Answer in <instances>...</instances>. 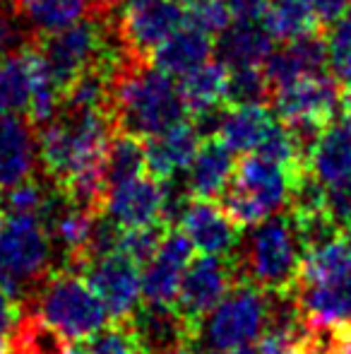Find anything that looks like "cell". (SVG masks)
<instances>
[{"label":"cell","instance_id":"6da1fadb","mask_svg":"<svg viewBox=\"0 0 351 354\" xmlns=\"http://www.w3.org/2000/svg\"><path fill=\"white\" fill-rule=\"evenodd\" d=\"M108 113L116 131L147 140L185 121L188 109L174 75L145 58L128 56L113 73Z\"/></svg>","mask_w":351,"mask_h":354},{"label":"cell","instance_id":"7a4b0ae2","mask_svg":"<svg viewBox=\"0 0 351 354\" xmlns=\"http://www.w3.org/2000/svg\"><path fill=\"white\" fill-rule=\"evenodd\" d=\"M113 118L106 109H68L39 128V162L48 178L63 186L89 169H103L113 138Z\"/></svg>","mask_w":351,"mask_h":354},{"label":"cell","instance_id":"3957f363","mask_svg":"<svg viewBox=\"0 0 351 354\" xmlns=\"http://www.w3.org/2000/svg\"><path fill=\"white\" fill-rule=\"evenodd\" d=\"M303 256L294 214L274 212L255 227H248L229 258L236 280H248L265 292H291L301 275Z\"/></svg>","mask_w":351,"mask_h":354},{"label":"cell","instance_id":"277c9868","mask_svg":"<svg viewBox=\"0 0 351 354\" xmlns=\"http://www.w3.org/2000/svg\"><path fill=\"white\" fill-rule=\"evenodd\" d=\"M270 292L248 280H234L221 301L200 318L188 345L195 354H221L253 345L267 328Z\"/></svg>","mask_w":351,"mask_h":354},{"label":"cell","instance_id":"5b68a950","mask_svg":"<svg viewBox=\"0 0 351 354\" xmlns=\"http://www.w3.org/2000/svg\"><path fill=\"white\" fill-rule=\"evenodd\" d=\"M301 171H291L263 154L248 152L236 164L234 178L219 196V205L241 229L255 227L289 205L291 183Z\"/></svg>","mask_w":351,"mask_h":354},{"label":"cell","instance_id":"8992f818","mask_svg":"<svg viewBox=\"0 0 351 354\" xmlns=\"http://www.w3.org/2000/svg\"><path fill=\"white\" fill-rule=\"evenodd\" d=\"M51 261V234L39 214H3L0 219V287L19 299L41 280Z\"/></svg>","mask_w":351,"mask_h":354},{"label":"cell","instance_id":"52a82bcc","mask_svg":"<svg viewBox=\"0 0 351 354\" xmlns=\"http://www.w3.org/2000/svg\"><path fill=\"white\" fill-rule=\"evenodd\" d=\"M39 316L66 333L70 340H85L111 323L106 304L80 272H53L39 294Z\"/></svg>","mask_w":351,"mask_h":354},{"label":"cell","instance_id":"ba28073f","mask_svg":"<svg viewBox=\"0 0 351 354\" xmlns=\"http://www.w3.org/2000/svg\"><path fill=\"white\" fill-rule=\"evenodd\" d=\"M339 82L332 73H310L270 94L272 111L294 131L308 154L310 145L339 111Z\"/></svg>","mask_w":351,"mask_h":354},{"label":"cell","instance_id":"9c48e42d","mask_svg":"<svg viewBox=\"0 0 351 354\" xmlns=\"http://www.w3.org/2000/svg\"><path fill=\"white\" fill-rule=\"evenodd\" d=\"M183 22L185 10L176 0H128L116 27L128 56L150 61L152 51Z\"/></svg>","mask_w":351,"mask_h":354},{"label":"cell","instance_id":"30bf717a","mask_svg":"<svg viewBox=\"0 0 351 354\" xmlns=\"http://www.w3.org/2000/svg\"><path fill=\"white\" fill-rule=\"evenodd\" d=\"M234 280L236 275L231 258L202 253L200 258H192L188 263L174 306L190 326V333L200 323V318H205L221 301V297L229 292Z\"/></svg>","mask_w":351,"mask_h":354},{"label":"cell","instance_id":"8fae6325","mask_svg":"<svg viewBox=\"0 0 351 354\" xmlns=\"http://www.w3.org/2000/svg\"><path fill=\"white\" fill-rule=\"evenodd\" d=\"M82 275L106 304L111 321H128L142 299V272L132 258L116 251L94 258L82 268Z\"/></svg>","mask_w":351,"mask_h":354},{"label":"cell","instance_id":"7c38bea8","mask_svg":"<svg viewBox=\"0 0 351 354\" xmlns=\"http://www.w3.org/2000/svg\"><path fill=\"white\" fill-rule=\"evenodd\" d=\"M291 292L308 328L342 333L351 326V270L325 280H296Z\"/></svg>","mask_w":351,"mask_h":354},{"label":"cell","instance_id":"4fadbf2b","mask_svg":"<svg viewBox=\"0 0 351 354\" xmlns=\"http://www.w3.org/2000/svg\"><path fill=\"white\" fill-rule=\"evenodd\" d=\"M161 205H164V181L145 171L108 188L101 210L121 227H142V224L161 222Z\"/></svg>","mask_w":351,"mask_h":354},{"label":"cell","instance_id":"5bb4252c","mask_svg":"<svg viewBox=\"0 0 351 354\" xmlns=\"http://www.w3.org/2000/svg\"><path fill=\"white\" fill-rule=\"evenodd\" d=\"M181 229L190 236L195 251L210 256H231L241 239V227L210 198H192L181 219Z\"/></svg>","mask_w":351,"mask_h":354},{"label":"cell","instance_id":"9a60e30c","mask_svg":"<svg viewBox=\"0 0 351 354\" xmlns=\"http://www.w3.org/2000/svg\"><path fill=\"white\" fill-rule=\"evenodd\" d=\"M39 142L34 126L22 113H0V191L34 176Z\"/></svg>","mask_w":351,"mask_h":354},{"label":"cell","instance_id":"2e32d148","mask_svg":"<svg viewBox=\"0 0 351 354\" xmlns=\"http://www.w3.org/2000/svg\"><path fill=\"white\" fill-rule=\"evenodd\" d=\"M270 94L310 73H328V41L318 32L286 41L263 63Z\"/></svg>","mask_w":351,"mask_h":354},{"label":"cell","instance_id":"e0dca14e","mask_svg":"<svg viewBox=\"0 0 351 354\" xmlns=\"http://www.w3.org/2000/svg\"><path fill=\"white\" fill-rule=\"evenodd\" d=\"M202 133L192 121H181L171 126L169 131L152 136L145 140L147 152V171L159 181L174 178L185 174L190 162L195 159L197 149L202 145Z\"/></svg>","mask_w":351,"mask_h":354},{"label":"cell","instance_id":"ac0fdd59","mask_svg":"<svg viewBox=\"0 0 351 354\" xmlns=\"http://www.w3.org/2000/svg\"><path fill=\"white\" fill-rule=\"evenodd\" d=\"M41 73L43 61L34 41L0 58V113L27 116Z\"/></svg>","mask_w":351,"mask_h":354},{"label":"cell","instance_id":"d6986e66","mask_svg":"<svg viewBox=\"0 0 351 354\" xmlns=\"http://www.w3.org/2000/svg\"><path fill=\"white\" fill-rule=\"evenodd\" d=\"M128 323L132 326L147 354L174 352L190 340V326L176 311V306H159V304L145 301V306H137Z\"/></svg>","mask_w":351,"mask_h":354},{"label":"cell","instance_id":"ffe728a7","mask_svg":"<svg viewBox=\"0 0 351 354\" xmlns=\"http://www.w3.org/2000/svg\"><path fill=\"white\" fill-rule=\"evenodd\" d=\"M236 171L234 152L219 138H205L195 159L185 169V186L192 198H219Z\"/></svg>","mask_w":351,"mask_h":354},{"label":"cell","instance_id":"44dd1931","mask_svg":"<svg viewBox=\"0 0 351 354\" xmlns=\"http://www.w3.org/2000/svg\"><path fill=\"white\" fill-rule=\"evenodd\" d=\"M214 58V37H210L202 29L183 22L174 34L164 39L152 51L150 61L159 71L181 77V75L195 71L197 66Z\"/></svg>","mask_w":351,"mask_h":354},{"label":"cell","instance_id":"7402d4cb","mask_svg":"<svg viewBox=\"0 0 351 354\" xmlns=\"http://www.w3.org/2000/svg\"><path fill=\"white\" fill-rule=\"evenodd\" d=\"M272 123H274V113L263 102L226 104L217 123L214 138H219L234 154H248L260 147Z\"/></svg>","mask_w":351,"mask_h":354},{"label":"cell","instance_id":"603a6c76","mask_svg":"<svg viewBox=\"0 0 351 354\" xmlns=\"http://www.w3.org/2000/svg\"><path fill=\"white\" fill-rule=\"evenodd\" d=\"M274 51V39L260 22H231L214 41V53L229 68H260Z\"/></svg>","mask_w":351,"mask_h":354},{"label":"cell","instance_id":"cb8c5ba5","mask_svg":"<svg viewBox=\"0 0 351 354\" xmlns=\"http://www.w3.org/2000/svg\"><path fill=\"white\" fill-rule=\"evenodd\" d=\"M305 169L325 186L351 181V131L325 126L305 154Z\"/></svg>","mask_w":351,"mask_h":354},{"label":"cell","instance_id":"d4e9b609","mask_svg":"<svg viewBox=\"0 0 351 354\" xmlns=\"http://www.w3.org/2000/svg\"><path fill=\"white\" fill-rule=\"evenodd\" d=\"M34 34H46L94 15V0H10Z\"/></svg>","mask_w":351,"mask_h":354},{"label":"cell","instance_id":"484cf974","mask_svg":"<svg viewBox=\"0 0 351 354\" xmlns=\"http://www.w3.org/2000/svg\"><path fill=\"white\" fill-rule=\"evenodd\" d=\"M10 337V354H72L70 337L39 313L19 318Z\"/></svg>","mask_w":351,"mask_h":354},{"label":"cell","instance_id":"4316f807","mask_svg":"<svg viewBox=\"0 0 351 354\" xmlns=\"http://www.w3.org/2000/svg\"><path fill=\"white\" fill-rule=\"evenodd\" d=\"M265 27L274 41H294L320 29L310 0H272L265 15Z\"/></svg>","mask_w":351,"mask_h":354},{"label":"cell","instance_id":"83f0119b","mask_svg":"<svg viewBox=\"0 0 351 354\" xmlns=\"http://www.w3.org/2000/svg\"><path fill=\"white\" fill-rule=\"evenodd\" d=\"M147 171V152L145 140L130 133L118 131L111 138L103 159V174H106V186H116L128 178H135Z\"/></svg>","mask_w":351,"mask_h":354},{"label":"cell","instance_id":"f1b7e54d","mask_svg":"<svg viewBox=\"0 0 351 354\" xmlns=\"http://www.w3.org/2000/svg\"><path fill=\"white\" fill-rule=\"evenodd\" d=\"M188 266L171 261L164 253H157L142 270V299L147 304H159V306H174L181 277Z\"/></svg>","mask_w":351,"mask_h":354},{"label":"cell","instance_id":"f546056e","mask_svg":"<svg viewBox=\"0 0 351 354\" xmlns=\"http://www.w3.org/2000/svg\"><path fill=\"white\" fill-rule=\"evenodd\" d=\"M82 354H147L128 321H111L94 335L80 340Z\"/></svg>","mask_w":351,"mask_h":354},{"label":"cell","instance_id":"4dcf8cb0","mask_svg":"<svg viewBox=\"0 0 351 354\" xmlns=\"http://www.w3.org/2000/svg\"><path fill=\"white\" fill-rule=\"evenodd\" d=\"M166 229L169 227L164 222L142 224V227H123L118 251L126 253L128 258H132L140 268H145L157 256V251H159Z\"/></svg>","mask_w":351,"mask_h":354},{"label":"cell","instance_id":"1f68e13d","mask_svg":"<svg viewBox=\"0 0 351 354\" xmlns=\"http://www.w3.org/2000/svg\"><path fill=\"white\" fill-rule=\"evenodd\" d=\"M328 68L342 87H351V8L328 34Z\"/></svg>","mask_w":351,"mask_h":354},{"label":"cell","instance_id":"d6a6232c","mask_svg":"<svg viewBox=\"0 0 351 354\" xmlns=\"http://www.w3.org/2000/svg\"><path fill=\"white\" fill-rule=\"evenodd\" d=\"M46 188L34 178L0 191V212L3 214H39L48 198Z\"/></svg>","mask_w":351,"mask_h":354},{"label":"cell","instance_id":"836d02e7","mask_svg":"<svg viewBox=\"0 0 351 354\" xmlns=\"http://www.w3.org/2000/svg\"><path fill=\"white\" fill-rule=\"evenodd\" d=\"M270 99V84L260 68H231L229 104H260Z\"/></svg>","mask_w":351,"mask_h":354},{"label":"cell","instance_id":"e575fe53","mask_svg":"<svg viewBox=\"0 0 351 354\" xmlns=\"http://www.w3.org/2000/svg\"><path fill=\"white\" fill-rule=\"evenodd\" d=\"M185 22L207 32L210 37H219L234 22V17L226 0H192L185 8Z\"/></svg>","mask_w":351,"mask_h":354},{"label":"cell","instance_id":"d590c367","mask_svg":"<svg viewBox=\"0 0 351 354\" xmlns=\"http://www.w3.org/2000/svg\"><path fill=\"white\" fill-rule=\"evenodd\" d=\"M34 32L24 24V19L14 12L10 0H0V58L19 51L34 41Z\"/></svg>","mask_w":351,"mask_h":354},{"label":"cell","instance_id":"8d00e7d4","mask_svg":"<svg viewBox=\"0 0 351 354\" xmlns=\"http://www.w3.org/2000/svg\"><path fill=\"white\" fill-rule=\"evenodd\" d=\"M325 210L339 224V229L351 224V181L332 183L325 191Z\"/></svg>","mask_w":351,"mask_h":354},{"label":"cell","instance_id":"74e56055","mask_svg":"<svg viewBox=\"0 0 351 354\" xmlns=\"http://www.w3.org/2000/svg\"><path fill=\"white\" fill-rule=\"evenodd\" d=\"M303 330H299V333L265 330L263 335H260L258 352L260 354H303V350H301V335H303Z\"/></svg>","mask_w":351,"mask_h":354},{"label":"cell","instance_id":"f35d334b","mask_svg":"<svg viewBox=\"0 0 351 354\" xmlns=\"http://www.w3.org/2000/svg\"><path fill=\"white\" fill-rule=\"evenodd\" d=\"M272 0H226L236 22H263Z\"/></svg>","mask_w":351,"mask_h":354},{"label":"cell","instance_id":"ab89813d","mask_svg":"<svg viewBox=\"0 0 351 354\" xmlns=\"http://www.w3.org/2000/svg\"><path fill=\"white\" fill-rule=\"evenodd\" d=\"M19 323V301L0 287V337H10Z\"/></svg>","mask_w":351,"mask_h":354},{"label":"cell","instance_id":"60d3db41","mask_svg":"<svg viewBox=\"0 0 351 354\" xmlns=\"http://www.w3.org/2000/svg\"><path fill=\"white\" fill-rule=\"evenodd\" d=\"M339 121H342L344 128L351 131V87L347 89V94L339 99Z\"/></svg>","mask_w":351,"mask_h":354},{"label":"cell","instance_id":"b9f144b4","mask_svg":"<svg viewBox=\"0 0 351 354\" xmlns=\"http://www.w3.org/2000/svg\"><path fill=\"white\" fill-rule=\"evenodd\" d=\"M126 3L128 0H94V10L101 12V15H106V12H111V10L121 8V5H126Z\"/></svg>","mask_w":351,"mask_h":354},{"label":"cell","instance_id":"7bdbcfd3","mask_svg":"<svg viewBox=\"0 0 351 354\" xmlns=\"http://www.w3.org/2000/svg\"><path fill=\"white\" fill-rule=\"evenodd\" d=\"M337 354H351V326L347 330L339 333V347H337Z\"/></svg>","mask_w":351,"mask_h":354},{"label":"cell","instance_id":"ee69618b","mask_svg":"<svg viewBox=\"0 0 351 354\" xmlns=\"http://www.w3.org/2000/svg\"><path fill=\"white\" fill-rule=\"evenodd\" d=\"M221 354H260V352H258V347H253V345H245V347H236V350L221 352Z\"/></svg>","mask_w":351,"mask_h":354},{"label":"cell","instance_id":"f6af8a7d","mask_svg":"<svg viewBox=\"0 0 351 354\" xmlns=\"http://www.w3.org/2000/svg\"><path fill=\"white\" fill-rule=\"evenodd\" d=\"M0 354H10V337H0Z\"/></svg>","mask_w":351,"mask_h":354},{"label":"cell","instance_id":"bcb514c9","mask_svg":"<svg viewBox=\"0 0 351 354\" xmlns=\"http://www.w3.org/2000/svg\"><path fill=\"white\" fill-rule=\"evenodd\" d=\"M342 236H344V241H347L349 246H351V224H349V227H344V229H342Z\"/></svg>","mask_w":351,"mask_h":354},{"label":"cell","instance_id":"7dc6e473","mask_svg":"<svg viewBox=\"0 0 351 354\" xmlns=\"http://www.w3.org/2000/svg\"><path fill=\"white\" fill-rule=\"evenodd\" d=\"M72 354H82V350H80V345H75V347H72Z\"/></svg>","mask_w":351,"mask_h":354},{"label":"cell","instance_id":"c3c4849f","mask_svg":"<svg viewBox=\"0 0 351 354\" xmlns=\"http://www.w3.org/2000/svg\"><path fill=\"white\" fill-rule=\"evenodd\" d=\"M176 3H181V5H188V3H192V0H176Z\"/></svg>","mask_w":351,"mask_h":354}]
</instances>
